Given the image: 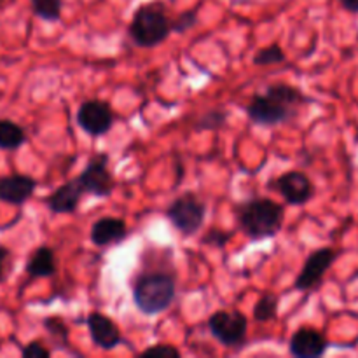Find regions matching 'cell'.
Listing matches in <instances>:
<instances>
[{
  "label": "cell",
  "instance_id": "1",
  "mask_svg": "<svg viewBox=\"0 0 358 358\" xmlns=\"http://www.w3.org/2000/svg\"><path fill=\"white\" fill-rule=\"evenodd\" d=\"M306 96L290 84H271L264 93L252 96L247 114L252 122L261 126H276L297 117Z\"/></svg>",
  "mask_w": 358,
  "mask_h": 358
},
{
  "label": "cell",
  "instance_id": "2",
  "mask_svg": "<svg viewBox=\"0 0 358 358\" xmlns=\"http://www.w3.org/2000/svg\"><path fill=\"white\" fill-rule=\"evenodd\" d=\"M236 219L250 240H268L282 229L285 210L271 198H252L236 206Z\"/></svg>",
  "mask_w": 358,
  "mask_h": 358
},
{
  "label": "cell",
  "instance_id": "3",
  "mask_svg": "<svg viewBox=\"0 0 358 358\" xmlns=\"http://www.w3.org/2000/svg\"><path fill=\"white\" fill-rule=\"evenodd\" d=\"M177 296V278L166 271L143 273L133 285V303L143 315H157L171 306Z\"/></svg>",
  "mask_w": 358,
  "mask_h": 358
},
{
  "label": "cell",
  "instance_id": "4",
  "mask_svg": "<svg viewBox=\"0 0 358 358\" xmlns=\"http://www.w3.org/2000/svg\"><path fill=\"white\" fill-rule=\"evenodd\" d=\"M171 34V21L159 3H143L133 14L129 37L140 48H156Z\"/></svg>",
  "mask_w": 358,
  "mask_h": 358
},
{
  "label": "cell",
  "instance_id": "5",
  "mask_svg": "<svg viewBox=\"0 0 358 358\" xmlns=\"http://www.w3.org/2000/svg\"><path fill=\"white\" fill-rule=\"evenodd\" d=\"M205 215L206 205L192 192L175 198L166 210L168 220L184 238L192 236L201 229Z\"/></svg>",
  "mask_w": 358,
  "mask_h": 358
},
{
  "label": "cell",
  "instance_id": "6",
  "mask_svg": "<svg viewBox=\"0 0 358 358\" xmlns=\"http://www.w3.org/2000/svg\"><path fill=\"white\" fill-rule=\"evenodd\" d=\"M248 320L241 311H215L208 320L213 338L224 346H238L247 338Z\"/></svg>",
  "mask_w": 358,
  "mask_h": 358
},
{
  "label": "cell",
  "instance_id": "7",
  "mask_svg": "<svg viewBox=\"0 0 358 358\" xmlns=\"http://www.w3.org/2000/svg\"><path fill=\"white\" fill-rule=\"evenodd\" d=\"M79 182L87 194L96 198H107L112 194L115 187V180L108 170V156L105 152L94 154L90 159L87 166L79 175Z\"/></svg>",
  "mask_w": 358,
  "mask_h": 358
},
{
  "label": "cell",
  "instance_id": "8",
  "mask_svg": "<svg viewBox=\"0 0 358 358\" xmlns=\"http://www.w3.org/2000/svg\"><path fill=\"white\" fill-rule=\"evenodd\" d=\"M77 124L87 135L101 136L114 124V112L107 101L87 100L77 110Z\"/></svg>",
  "mask_w": 358,
  "mask_h": 358
},
{
  "label": "cell",
  "instance_id": "9",
  "mask_svg": "<svg viewBox=\"0 0 358 358\" xmlns=\"http://www.w3.org/2000/svg\"><path fill=\"white\" fill-rule=\"evenodd\" d=\"M338 259V252L334 248H320L315 250L304 262L299 276L296 280L297 290H313L324 282V276L332 268L334 261Z\"/></svg>",
  "mask_w": 358,
  "mask_h": 358
},
{
  "label": "cell",
  "instance_id": "10",
  "mask_svg": "<svg viewBox=\"0 0 358 358\" xmlns=\"http://www.w3.org/2000/svg\"><path fill=\"white\" fill-rule=\"evenodd\" d=\"M275 185L285 201L294 206L306 205L315 194L313 182L303 171H287L282 177H278Z\"/></svg>",
  "mask_w": 358,
  "mask_h": 358
},
{
  "label": "cell",
  "instance_id": "11",
  "mask_svg": "<svg viewBox=\"0 0 358 358\" xmlns=\"http://www.w3.org/2000/svg\"><path fill=\"white\" fill-rule=\"evenodd\" d=\"M289 348L290 353L297 358H318L325 355L329 348V341L317 329L301 327L290 338Z\"/></svg>",
  "mask_w": 358,
  "mask_h": 358
},
{
  "label": "cell",
  "instance_id": "12",
  "mask_svg": "<svg viewBox=\"0 0 358 358\" xmlns=\"http://www.w3.org/2000/svg\"><path fill=\"white\" fill-rule=\"evenodd\" d=\"M35 189H37V180L30 175L14 173L0 177V201L21 206L34 196Z\"/></svg>",
  "mask_w": 358,
  "mask_h": 358
},
{
  "label": "cell",
  "instance_id": "13",
  "mask_svg": "<svg viewBox=\"0 0 358 358\" xmlns=\"http://www.w3.org/2000/svg\"><path fill=\"white\" fill-rule=\"evenodd\" d=\"M84 194L86 191L80 185L79 178L76 177L56 187V191H52L45 198V205L52 213H73L79 208V203Z\"/></svg>",
  "mask_w": 358,
  "mask_h": 358
},
{
  "label": "cell",
  "instance_id": "14",
  "mask_svg": "<svg viewBox=\"0 0 358 358\" xmlns=\"http://www.w3.org/2000/svg\"><path fill=\"white\" fill-rule=\"evenodd\" d=\"M87 329H90L91 341L98 348L114 350L121 343V332H119L117 325L105 315L96 313V311L91 313L87 317Z\"/></svg>",
  "mask_w": 358,
  "mask_h": 358
},
{
  "label": "cell",
  "instance_id": "15",
  "mask_svg": "<svg viewBox=\"0 0 358 358\" xmlns=\"http://www.w3.org/2000/svg\"><path fill=\"white\" fill-rule=\"evenodd\" d=\"M126 236H128V226L117 217H101L91 227V241L101 248L121 243Z\"/></svg>",
  "mask_w": 358,
  "mask_h": 358
},
{
  "label": "cell",
  "instance_id": "16",
  "mask_svg": "<svg viewBox=\"0 0 358 358\" xmlns=\"http://www.w3.org/2000/svg\"><path fill=\"white\" fill-rule=\"evenodd\" d=\"M27 273L31 278H49L56 275L55 252L49 247H38L28 259Z\"/></svg>",
  "mask_w": 358,
  "mask_h": 358
},
{
  "label": "cell",
  "instance_id": "17",
  "mask_svg": "<svg viewBox=\"0 0 358 358\" xmlns=\"http://www.w3.org/2000/svg\"><path fill=\"white\" fill-rule=\"evenodd\" d=\"M27 142V133L10 119H0V149L16 150Z\"/></svg>",
  "mask_w": 358,
  "mask_h": 358
},
{
  "label": "cell",
  "instance_id": "18",
  "mask_svg": "<svg viewBox=\"0 0 358 358\" xmlns=\"http://www.w3.org/2000/svg\"><path fill=\"white\" fill-rule=\"evenodd\" d=\"M31 10L37 17L44 21H58L62 17L63 0H30Z\"/></svg>",
  "mask_w": 358,
  "mask_h": 358
},
{
  "label": "cell",
  "instance_id": "19",
  "mask_svg": "<svg viewBox=\"0 0 358 358\" xmlns=\"http://www.w3.org/2000/svg\"><path fill=\"white\" fill-rule=\"evenodd\" d=\"M276 311H278V296L266 292L255 304L254 318L257 322H271L276 318Z\"/></svg>",
  "mask_w": 358,
  "mask_h": 358
},
{
  "label": "cell",
  "instance_id": "20",
  "mask_svg": "<svg viewBox=\"0 0 358 358\" xmlns=\"http://www.w3.org/2000/svg\"><path fill=\"white\" fill-rule=\"evenodd\" d=\"M283 62H285V52L280 48V44H271L268 48L259 49L257 55L254 56V63L259 66L278 65V63Z\"/></svg>",
  "mask_w": 358,
  "mask_h": 358
},
{
  "label": "cell",
  "instance_id": "21",
  "mask_svg": "<svg viewBox=\"0 0 358 358\" xmlns=\"http://www.w3.org/2000/svg\"><path fill=\"white\" fill-rule=\"evenodd\" d=\"M226 119H227V114L226 110H222V108H215V110H210L206 112V114H203L201 117L196 121V129H219L222 128L224 124H226Z\"/></svg>",
  "mask_w": 358,
  "mask_h": 358
},
{
  "label": "cell",
  "instance_id": "22",
  "mask_svg": "<svg viewBox=\"0 0 358 358\" xmlns=\"http://www.w3.org/2000/svg\"><path fill=\"white\" fill-rule=\"evenodd\" d=\"M44 327L48 329L49 336H51L52 339L59 341V346H63L66 341H69V329H66V325L63 324V320H59V318L56 317L45 318Z\"/></svg>",
  "mask_w": 358,
  "mask_h": 358
},
{
  "label": "cell",
  "instance_id": "23",
  "mask_svg": "<svg viewBox=\"0 0 358 358\" xmlns=\"http://www.w3.org/2000/svg\"><path fill=\"white\" fill-rule=\"evenodd\" d=\"M142 357H150V358H178L180 357V352H178L175 346L170 345H156L152 348H147L142 352Z\"/></svg>",
  "mask_w": 358,
  "mask_h": 358
},
{
  "label": "cell",
  "instance_id": "24",
  "mask_svg": "<svg viewBox=\"0 0 358 358\" xmlns=\"http://www.w3.org/2000/svg\"><path fill=\"white\" fill-rule=\"evenodd\" d=\"M194 24H196V10H187V13H182L175 21H171V31L184 34V31H187L189 28H192Z\"/></svg>",
  "mask_w": 358,
  "mask_h": 358
},
{
  "label": "cell",
  "instance_id": "25",
  "mask_svg": "<svg viewBox=\"0 0 358 358\" xmlns=\"http://www.w3.org/2000/svg\"><path fill=\"white\" fill-rule=\"evenodd\" d=\"M233 233H226V231H219V229H210L208 234L203 238V243L210 245V247H219L222 248L227 241L231 240Z\"/></svg>",
  "mask_w": 358,
  "mask_h": 358
},
{
  "label": "cell",
  "instance_id": "26",
  "mask_svg": "<svg viewBox=\"0 0 358 358\" xmlns=\"http://www.w3.org/2000/svg\"><path fill=\"white\" fill-rule=\"evenodd\" d=\"M21 355L27 358H48L51 355V352L48 348H44V345H41L38 341H31L30 345L24 346Z\"/></svg>",
  "mask_w": 358,
  "mask_h": 358
},
{
  "label": "cell",
  "instance_id": "27",
  "mask_svg": "<svg viewBox=\"0 0 358 358\" xmlns=\"http://www.w3.org/2000/svg\"><path fill=\"white\" fill-rule=\"evenodd\" d=\"M10 269V250L0 245V283L7 280V273Z\"/></svg>",
  "mask_w": 358,
  "mask_h": 358
},
{
  "label": "cell",
  "instance_id": "28",
  "mask_svg": "<svg viewBox=\"0 0 358 358\" xmlns=\"http://www.w3.org/2000/svg\"><path fill=\"white\" fill-rule=\"evenodd\" d=\"M339 2H341V6L345 7L346 10L358 14V0H339Z\"/></svg>",
  "mask_w": 358,
  "mask_h": 358
}]
</instances>
